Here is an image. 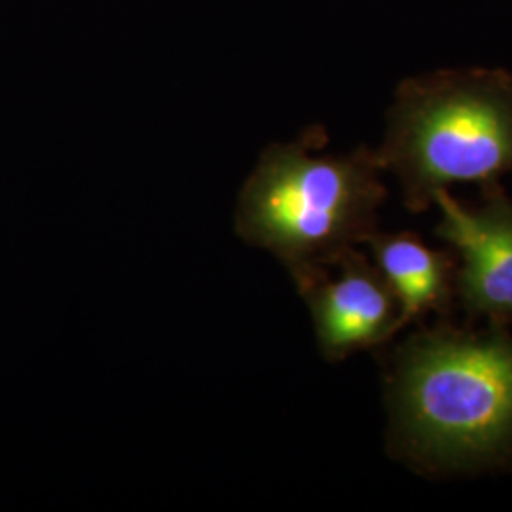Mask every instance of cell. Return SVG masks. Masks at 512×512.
I'll return each mask as SVG.
<instances>
[{"label":"cell","instance_id":"1","mask_svg":"<svg viewBox=\"0 0 512 512\" xmlns=\"http://www.w3.org/2000/svg\"><path fill=\"white\" fill-rule=\"evenodd\" d=\"M387 452L420 475L512 469V329L410 334L385 372Z\"/></svg>","mask_w":512,"mask_h":512},{"label":"cell","instance_id":"2","mask_svg":"<svg viewBox=\"0 0 512 512\" xmlns=\"http://www.w3.org/2000/svg\"><path fill=\"white\" fill-rule=\"evenodd\" d=\"M376 154L270 148L239 194L236 232L270 251L298 287L378 232L385 200Z\"/></svg>","mask_w":512,"mask_h":512},{"label":"cell","instance_id":"3","mask_svg":"<svg viewBox=\"0 0 512 512\" xmlns=\"http://www.w3.org/2000/svg\"><path fill=\"white\" fill-rule=\"evenodd\" d=\"M376 156L416 213L452 184L497 183L512 173L511 76L469 71L406 82Z\"/></svg>","mask_w":512,"mask_h":512},{"label":"cell","instance_id":"4","mask_svg":"<svg viewBox=\"0 0 512 512\" xmlns=\"http://www.w3.org/2000/svg\"><path fill=\"white\" fill-rule=\"evenodd\" d=\"M437 238L456 251V296L471 317L512 327V200L499 188H484V203L469 207L450 190H439Z\"/></svg>","mask_w":512,"mask_h":512},{"label":"cell","instance_id":"5","mask_svg":"<svg viewBox=\"0 0 512 512\" xmlns=\"http://www.w3.org/2000/svg\"><path fill=\"white\" fill-rule=\"evenodd\" d=\"M296 289L310 308L319 351L330 363L384 346L401 332L395 293L374 260L359 249H351Z\"/></svg>","mask_w":512,"mask_h":512},{"label":"cell","instance_id":"6","mask_svg":"<svg viewBox=\"0 0 512 512\" xmlns=\"http://www.w3.org/2000/svg\"><path fill=\"white\" fill-rule=\"evenodd\" d=\"M365 245L399 302V329L431 313H448L456 298V256L437 251L408 232L382 234L378 230Z\"/></svg>","mask_w":512,"mask_h":512}]
</instances>
